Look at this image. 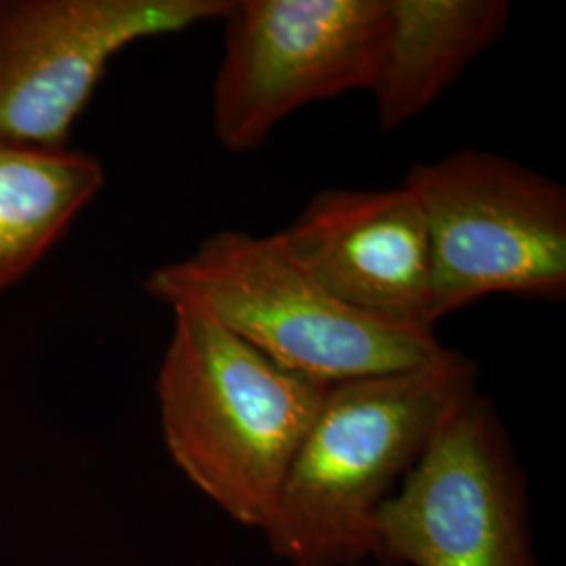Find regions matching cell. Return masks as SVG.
Wrapping results in <instances>:
<instances>
[{
  "mask_svg": "<svg viewBox=\"0 0 566 566\" xmlns=\"http://www.w3.org/2000/svg\"><path fill=\"white\" fill-rule=\"evenodd\" d=\"M403 185L428 227L432 324L493 294L565 301L563 185L476 149L416 164Z\"/></svg>",
  "mask_w": 566,
  "mask_h": 566,
  "instance_id": "4",
  "label": "cell"
},
{
  "mask_svg": "<svg viewBox=\"0 0 566 566\" xmlns=\"http://www.w3.org/2000/svg\"><path fill=\"white\" fill-rule=\"evenodd\" d=\"M385 566H535L525 472L493 403L458 405L378 510Z\"/></svg>",
  "mask_w": 566,
  "mask_h": 566,
  "instance_id": "5",
  "label": "cell"
},
{
  "mask_svg": "<svg viewBox=\"0 0 566 566\" xmlns=\"http://www.w3.org/2000/svg\"><path fill=\"white\" fill-rule=\"evenodd\" d=\"M143 285L172 311L200 313L271 361L324 385L420 367L447 350L432 332L340 303L273 235L217 231L193 254L154 269Z\"/></svg>",
  "mask_w": 566,
  "mask_h": 566,
  "instance_id": "3",
  "label": "cell"
},
{
  "mask_svg": "<svg viewBox=\"0 0 566 566\" xmlns=\"http://www.w3.org/2000/svg\"><path fill=\"white\" fill-rule=\"evenodd\" d=\"M506 0H386L369 95L378 122L395 130L437 102L465 65L502 39Z\"/></svg>",
  "mask_w": 566,
  "mask_h": 566,
  "instance_id": "9",
  "label": "cell"
},
{
  "mask_svg": "<svg viewBox=\"0 0 566 566\" xmlns=\"http://www.w3.org/2000/svg\"><path fill=\"white\" fill-rule=\"evenodd\" d=\"M172 313L158 374L166 451L227 516L264 531L332 385L271 361L200 313Z\"/></svg>",
  "mask_w": 566,
  "mask_h": 566,
  "instance_id": "2",
  "label": "cell"
},
{
  "mask_svg": "<svg viewBox=\"0 0 566 566\" xmlns=\"http://www.w3.org/2000/svg\"><path fill=\"white\" fill-rule=\"evenodd\" d=\"M273 238L346 306L388 324L432 332L428 227L405 185L319 191Z\"/></svg>",
  "mask_w": 566,
  "mask_h": 566,
  "instance_id": "8",
  "label": "cell"
},
{
  "mask_svg": "<svg viewBox=\"0 0 566 566\" xmlns=\"http://www.w3.org/2000/svg\"><path fill=\"white\" fill-rule=\"evenodd\" d=\"M231 0H0V137L61 149L109 61L221 21Z\"/></svg>",
  "mask_w": 566,
  "mask_h": 566,
  "instance_id": "7",
  "label": "cell"
},
{
  "mask_svg": "<svg viewBox=\"0 0 566 566\" xmlns=\"http://www.w3.org/2000/svg\"><path fill=\"white\" fill-rule=\"evenodd\" d=\"M472 392L476 364L449 348L420 367L329 386L263 531L271 549L292 566L374 558L378 510Z\"/></svg>",
  "mask_w": 566,
  "mask_h": 566,
  "instance_id": "1",
  "label": "cell"
},
{
  "mask_svg": "<svg viewBox=\"0 0 566 566\" xmlns=\"http://www.w3.org/2000/svg\"><path fill=\"white\" fill-rule=\"evenodd\" d=\"M386 0H231L212 120L229 151L263 145L308 103L369 91Z\"/></svg>",
  "mask_w": 566,
  "mask_h": 566,
  "instance_id": "6",
  "label": "cell"
},
{
  "mask_svg": "<svg viewBox=\"0 0 566 566\" xmlns=\"http://www.w3.org/2000/svg\"><path fill=\"white\" fill-rule=\"evenodd\" d=\"M105 185L95 156L0 137V294L20 283Z\"/></svg>",
  "mask_w": 566,
  "mask_h": 566,
  "instance_id": "10",
  "label": "cell"
}]
</instances>
